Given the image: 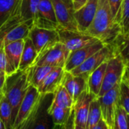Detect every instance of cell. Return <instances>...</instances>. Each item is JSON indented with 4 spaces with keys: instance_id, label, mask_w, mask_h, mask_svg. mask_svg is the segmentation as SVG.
<instances>
[{
    "instance_id": "cell-1",
    "label": "cell",
    "mask_w": 129,
    "mask_h": 129,
    "mask_svg": "<svg viewBox=\"0 0 129 129\" xmlns=\"http://www.w3.org/2000/svg\"><path fill=\"white\" fill-rule=\"evenodd\" d=\"M29 85L26 70L23 71L17 70L11 75L5 76L2 91L11 108L13 124Z\"/></svg>"
},
{
    "instance_id": "cell-2",
    "label": "cell",
    "mask_w": 129,
    "mask_h": 129,
    "mask_svg": "<svg viewBox=\"0 0 129 129\" xmlns=\"http://www.w3.org/2000/svg\"><path fill=\"white\" fill-rule=\"evenodd\" d=\"M53 94H41L40 99L31 114L14 129H53L54 123L48 112Z\"/></svg>"
},
{
    "instance_id": "cell-3",
    "label": "cell",
    "mask_w": 129,
    "mask_h": 129,
    "mask_svg": "<svg viewBox=\"0 0 129 129\" xmlns=\"http://www.w3.org/2000/svg\"><path fill=\"white\" fill-rule=\"evenodd\" d=\"M115 24L108 0H98V5L94 19L85 33L101 42L112 29Z\"/></svg>"
},
{
    "instance_id": "cell-4",
    "label": "cell",
    "mask_w": 129,
    "mask_h": 129,
    "mask_svg": "<svg viewBox=\"0 0 129 129\" xmlns=\"http://www.w3.org/2000/svg\"><path fill=\"white\" fill-rule=\"evenodd\" d=\"M128 67V64L126 63L119 55L109 59L107 60L101 88L98 97L104 95L115 85H119L122 79L124 71Z\"/></svg>"
},
{
    "instance_id": "cell-5",
    "label": "cell",
    "mask_w": 129,
    "mask_h": 129,
    "mask_svg": "<svg viewBox=\"0 0 129 129\" xmlns=\"http://www.w3.org/2000/svg\"><path fill=\"white\" fill-rule=\"evenodd\" d=\"M69 54L70 51L58 42L38 54L33 65L63 68Z\"/></svg>"
},
{
    "instance_id": "cell-6",
    "label": "cell",
    "mask_w": 129,
    "mask_h": 129,
    "mask_svg": "<svg viewBox=\"0 0 129 129\" xmlns=\"http://www.w3.org/2000/svg\"><path fill=\"white\" fill-rule=\"evenodd\" d=\"M57 32L59 42L62 43L70 52L91 45L99 40L85 33L67 29L59 26L57 29Z\"/></svg>"
},
{
    "instance_id": "cell-7",
    "label": "cell",
    "mask_w": 129,
    "mask_h": 129,
    "mask_svg": "<svg viewBox=\"0 0 129 129\" xmlns=\"http://www.w3.org/2000/svg\"><path fill=\"white\" fill-rule=\"evenodd\" d=\"M113 57V54L111 48L105 45L101 50L89 57L82 64L71 70L70 73L74 76H82L87 79L88 76L102 63L107 61Z\"/></svg>"
},
{
    "instance_id": "cell-8",
    "label": "cell",
    "mask_w": 129,
    "mask_h": 129,
    "mask_svg": "<svg viewBox=\"0 0 129 129\" xmlns=\"http://www.w3.org/2000/svg\"><path fill=\"white\" fill-rule=\"evenodd\" d=\"M119 84L115 85L104 95L97 97L101 110L102 119L107 123L109 129H112L113 126L115 112L119 105Z\"/></svg>"
},
{
    "instance_id": "cell-9",
    "label": "cell",
    "mask_w": 129,
    "mask_h": 129,
    "mask_svg": "<svg viewBox=\"0 0 129 129\" xmlns=\"http://www.w3.org/2000/svg\"><path fill=\"white\" fill-rule=\"evenodd\" d=\"M58 26L70 30H77L74 9L71 0H51Z\"/></svg>"
},
{
    "instance_id": "cell-10",
    "label": "cell",
    "mask_w": 129,
    "mask_h": 129,
    "mask_svg": "<svg viewBox=\"0 0 129 129\" xmlns=\"http://www.w3.org/2000/svg\"><path fill=\"white\" fill-rule=\"evenodd\" d=\"M28 37L33 42L38 54L59 42L57 29H47L31 26Z\"/></svg>"
},
{
    "instance_id": "cell-11",
    "label": "cell",
    "mask_w": 129,
    "mask_h": 129,
    "mask_svg": "<svg viewBox=\"0 0 129 129\" xmlns=\"http://www.w3.org/2000/svg\"><path fill=\"white\" fill-rule=\"evenodd\" d=\"M40 97L41 94L38 91L37 88L29 85L18 109L12 129L19 126L31 114V113L37 105Z\"/></svg>"
},
{
    "instance_id": "cell-12",
    "label": "cell",
    "mask_w": 129,
    "mask_h": 129,
    "mask_svg": "<svg viewBox=\"0 0 129 129\" xmlns=\"http://www.w3.org/2000/svg\"><path fill=\"white\" fill-rule=\"evenodd\" d=\"M104 45H105L103 42L98 40L91 45L70 51L63 67L64 70L70 72L71 70L82 64L89 57L101 50Z\"/></svg>"
},
{
    "instance_id": "cell-13",
    "label": "cell",
    "mask_w": 129,
    "mask_h": 129,
    "mask_svg": "<svg viewBox=\"0 0 129 129\" xmlns=\"http://www.w3.org/2000/svg\"><path fill=\"white\" fill-rule=\"evenodd\" d=\"M95 98H97L96 95L85 90L74 101L73 110L74 113V124L76 125L86 128L90 104Z\"/></svg>"
},
{
    "instance_id": "cell-14",
    "label": "cell",
    "mask_w": 129,
    "mask_h": 129,
    "mask_svg": "<svg viewBox=\"0 0 129 129\" xmlns=\"http://www.w3.org/2000/svg\"><path fill=\"white\" fill-rule=\"evenodd\" d=\"M23 48V39L5 44V53L6 58L5 76H9L18 70L20 60Z\"/></svg>"
},
{
    "instance_id": "cell-15",
    "label": "cell",
    "mask_w": 129,
    "mask_h": 129,
    "mask_svg": "<svg viewBox=\"0 0 129 129\" xmlns=\"http://www.w3.org/2000/svg\"><path fill=\"white\" fill-rule=\"evenodd\" d=\"M98 5V0H88L79 9L74 11V18L76 23L77 30L85 33L91 25Z\"/></svg>"
},
{
    "instance_id": "cell-16",
    "label": "cell",
    "mask_w": 129,
    "mask_h": 129,
    "mask_svg": "<svg viewBox=\"0 0 129 129\" xmlns=\"http://www.w3.org/2000/svg\"><path fill=\"white\" fill-rule=\"evenodd\" d=\"M61 85L71 95L74 101L82 92L87 90V79L85 78L74 76L67 71H65L63 73Z\"/></svg>"
},
{
    "instance_id": "cell-17",
    "label": "cell",
    "mask_w": 129,
    "mask_h": 129,
    "mask_svg": "<svg viewBox=\"0 0 129 129\" xmlns=\"http://www.w3.org/2000/svg\"><path fill=\"white\" fill-rule=\"evenodd\" d=\"M65 70L62 67L54 68L38 86L37 90L40 94H53L57 88L61 85V81Z\"/></svg>"
},
{
    "instance_id": "cell-18",
    "label": "cell",
    "mask_w": 129,
    "mask_h": 129,
    "mask_svg": "<svg viewBox=\"0 0 129 129\" xmlns=\"http://www.w3.org/2000/svg\"><path fill=\"white\" fill-rule=\"evenodd\" d=\"M37 56L38 53L33 42L28 36L26 37L23 39V48L20 60L18 70L23 71L33 66Z\"/></svg>"
},
{
    "instance_id": "cell-19",
    "label": "cell",
    "mask_w": 129,
    "mask_h": 129,
    "mask_svg": "<svg viewBox=\"0 0 129 129\" xmlns=\"http://www.w3.org/2000/svg\"><path fill=\"white\" fill-rule=\"evenodd\" d=\"M107 61L102 63L97 69H95L87 79V90L96 95L99 94L103 83L104 73L107 67Z\"/></svg>"
},
{
    "instance_id": "cell-20",
    "label": "cell",
    "mask_w": 129,
    "mask_h": 129,
    "mask_svg": "<svg viewBox=\"0 0 129 129\" xmlns=\"http://www.w3.org/2000/svg\"><path fill=\"white\" fill-rule=\"evenodd\" d=\"M55 67L49 66H36L33 65L26 70L27 80L30 85L36 88L42 83L46 76Z\"/></svg>"
},
{
    "instance_id": "cell-21",
    "label": "cell",
    "mask_w": 129,
    "mask_h": 129,
    "mask_svg": "<svg viewBox=\"0 0 129 129\" xmlns=\"http://www.w3.org/2000/svg\"><path fill=\"white\" fill-rule=\"evenodd\" d=\"M40 0H20V14L23 22L32 26L33 22L37 17L38 7Z\"/></svg>"
},
{
    "instance_id": "cell-22",
    "label": "cell",
    "mask_w": 129,
    "mask_h": 129,
    "mask_svg": "<svg viewBox=\"0 0 129 129\" xmlns=\"http://www.w3.org/2000/svg\"><path fill=\"white\" fill-rule=\"evenodd\" d=\"M31 26H32L26 22H21L8 32L1 40L3 41L4 44H8L17 40L24 39L28 36Z\"/></svg>"
},
{
    "instance_id": "cell-23",
    "label": "cell",
    "mask_w": 129,
    "mask_h": 129,
    "mask_svg": "<svg viewBox=\"0 0 129 129\" xmlns=\"http://www.w3.org/2000/svg\"><path fill=\"white\" fill-rule=\"evenodd\" d=\"M74 101L65 88L60 85L53 93V98L51 104L64 108H73Z\"/></svg>"
},
{
    "instance_id": "cell-24",
    "label": "cell",
    "mask_w": 129,
    "mask_h": 129,
    "mask_svg": "<svg viewBox=\"0 0 129 129\" xmlns=\"http://www.w3.org/2000/svg\"><path fill=\"white\" fill-rule=\"evenodd\" d=\"M119 105L129 113V77L128 67L125 69L119 83Z\"/></svg>"
},
{
    "instance_id": "cell-25",
    "label": "cell",
    "mask_w": 129,
    "mask_h": 129,
    "mask_svg": "<svg viewBox=\"0 0 129 129\" xmlns=\"http://www.w3.org/2000/svg\"><path fill=\"white\" fill-rule=\"evenodd\" d=\"M48 112L54 125H63L68 120L73 112V108H64L50 104Z\"/></svg>"
},
{
    "instance_id": "cell-26",
    "label": "cell",
    "mask_w": 129,
    "mask_h": 129,
    "mask_svg": "<svg viewBox=\"0 0 129 129\" xmlns=\"http://www.w3.org/2000/svg\"><path fill=\"white\" fill-rule=\"evenodd\" d=\"M114 21L120 25L124 33L129 34V0H122Z\"/></svg>"
},
{
    "instance_id": "cell-27",
    "label": "cell",
    "mask_w": 129,
    "mask_h": 129,
    "mask_svg": "<svg viewBox=\"0 0 129 129\" xmlns=\"http://www.w3.org/2000/svg\"><path fill=\"white\" fill-rule=\"evenodd\" d=\"M0 119L4 123L6 129H12L11 108L8 101L5 96L3 91L0 92Z\"/></svg>"
},
{
    "instance_id": "cell-28",
    "label": "cell",
    "mask_w": 129,
    "mask_h": 129,
    "mask_svg": "<svg viewBox=\"0 0 129 129\" xmlns=\"http://www.w3.org/2000/svg\"><path fill=\"white\" fill-rule=\"evenodd\" d=\"M20 0H0V26L17 10Z\"/></svg>"
},
{
    "instance_id": "cell-29",
    "label": "cell",
    "mask_w": 129,
    "mask_h": 129,
    "mask_svg": "<svg viewBox=\"0 0 129 129\" xmlns=\"http://www.w3.org/2000/svg\"><path fill=\"white\" fill-rule=\"evenodd\" d=\"M101 118L102 115L100 104L98 98H95L90 104L86 122V129H94Z\"/></svg>"
},
{
    "instance_id": "cell-30",
    "label": "cell",
    "mask_w": 129,
    "mask_h": 129,
    "mask_svg": "<svg viewBox=\"0 0 129 129\" xmlns=\"http://www.w3.org/2000/svg\"><path fill=\"white\" fill-rule=\"evenodd\" d=\"M36 17H40L54 23L58 24L55 17L51 0H40Z\"/></svg>"
},
{
    "instance_id": "cell-31",
    "label": "cell",
    "mask_w": 129,
    "mask_h": 129,
    "mask_svg": "<svg viewBox=\"0 0 129 129\" xmlns=\"http://www.w3.org/2000/svg\"><path fill=\"white\" fill-rule=\"evenodd\" d=\"M128 113L122 107L118 105L115 112L113 126L112 129H128Z\"/></svg>"
},
{
    "instance_id": "cell-32",
    "label": "cell",
    "mask_w": 129,
    "mask_h": 129,
    "mask_svg": "<svg viewBox=\"0 0 129 129\" xmlns=\"http://www.w3.org/2000/svg\"><path fill=\"white\" fill-rule=\"evenodd\" d=\"M5 44L2 40H0V70L5 73L6 69V58L4 48Z\"/></svg>"
},
{
    "instance_id": "cell-33",
    "label": "cell",
    "mask_w": 129,
    "mask_h": 129,
    "mask_svg": "<svg viewBox=\"0 0 129 129\" xmlns=\"http://www.w3.org/2000/svg\"><path fill=\"white\" fill-rule=\"evenodd\" d=\"M53 129H74V113L73 110L67 122L63 125H54Z\"/></svg>"
},
{
    "instance_id": "cell-34",
    "label": "cell",
    "mask_w": 129,
    "mask_h": 129,
    "mask_svg": "<svg viewBox=\"0 0 129 129\" xmlns=\"http://www.w3.org/2000/svg\"><path fill=\"white\" fill-rule=\"evenodd\" d=\"M108 2H109L110 7V9H111L113 17L114 18L116 13H117V11H118V10H119V8L122 0H108Z\"/></svg>"
},
{
    "instance_id": "cell-35",
    "label": "cell",
    "mask_w": 129,
    "mask_h": 129,
    "mask_svg": "<svg viewBox=\"0 0 129 129\" xmlns=\"http://www.w3.org/2000/svg\"><path fill=\"white\" fill-rule=\"evenodd\" d=\"M71 1L73 3L74 11H76V10L79 9L81 7H82L87 2L88 0H71Z\"/></svg>"
},
{
    "instance_id": "cell-36",
    "label": "cell",
    "mask_w": 129,
    "mask_h": 129,
    "mask_svg": "<svg viewBox=\"0 0 129 129\" xmlns=\"http://www.w3.org/2000/svg\"><path fill=\"white\" fill-rule=\"evenodd\" d=\"M94 129H109L107 123L105 122V121L101 118L100 119V121L98 122V125H96V127L94 128Z\"/></svg>"
},
{
    "instance_id": "cell-37",
    "label": "cell",
    "mask_w": 129,
    "mask_h": 129,
    "mask_svg": "<svg viewBox=\"0 0 129 129\" xmlns=\"http://www.w3.org/2000/svg\"><path fill=\"white\" fill-rule=\"evenodd\" d=\"M5 75H2L0 76V92L2 91L3 88V85L5 83Z\"/></svg>"
},
{
    "instance_id": "cell-38",
    "label": "cell",
    "mask_w": 129,
    "mask_h": 129,
    "mask_svg": "<svg viewBox=\"0 0 129 129\" xmlns=\"http://www.w3.org/2000/svg\"><path fill=\"white\" fill-rule=\"evenodd\" d=\"M0 129H6L4 123L2 122V121L1 119H0Z\"/></svg>"
},
{
    "instance_id": "cell-39",
    "label": "cell",
    "mask_w": 129,
    "mask_h": 129,
    "mask_svg": "<svg viewBox=\"0 0 129 129\" xmlns=\"http://www.w3.org/2000/svg\"><path fill=\"white\" fill-rule=\"evenodd\" d=\"M74 129H86V128L82 127V126H79V125H76L74 124Z\"/></svg>"
},
{
    "instance_id": "cell-40",
    "label": "cell",
    "mask_w": 129,
    "mask_h": 129,
    "mask_svg": "<svg viewBox=\"0 0 129 129\" xmlns=\"http://www.w3.org/2000/svg\"><path fill=\"white\" fill-rule=\"evenodd\" d=\"M2 75H5V73H4L2 71H1V70H0V76H2Z\"/></svg>"
}]
</instances>
